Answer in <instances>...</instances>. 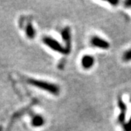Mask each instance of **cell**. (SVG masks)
<instances>
[{
    "mask_svg": "<svg viewBox=\"0 0 131 131\" xmlns=\"http://www.w3.org/2000/svg\"><path fill=\"white\" fill-rule=\"evenodd\" d=\"M61 35H62L63 39L66 42V47H65V49L67 54H68L71 51V35L69 28L66 27V28H64L61 32Z\"/></svg>",
    "mask_w": 131,
    "mask_h": 131,
    "instance_id": "cell-5",
    "label": "cell"
},
{
    "mask_svg": "<svg viewBox=\"0 0 131 131\" xmlns=\"http://www.w3.org/2000/svg\"><path fill=\"white\" fill-rule=\"evenodd\" d=\"M122 60L124 61H131V49H129L124 52L122 56Z\"/></svg>",
    "mask_w": 131,
    "mask_h": 131,
    "instance_id": "cell-9",
    "label": "cell"
},
{
    "mask_svg": "<svg viewBox=\"0 0 131 131\" xmlns=\"http://www.w3.org/2000/svg\"><path fill=\"white\" fill-rule=\"evenodd\" d=\"M26 32L27 37H28V38L32 39V38L34 37V36H35V31H34V29L33 28L32 25L30 24V23H29V24L27 25V26H26Z\"/></svg>",
    "mask_w": 131,
    "mask_h": 131,
    "instance_id": "cell-8",
    "label": "cell"
},
{
    "mask_svg": "<svg viewBox=\"0 0 131 131\" xmlns=\"http://www.w3.org/2000/svg\"><path fill=\"white\" fill-rule=\"evenodd\" d=\"M118 106L120 109V114L118 117V121L120 122L121 124L125 125V117H126V112H127V105L125 103V102L122 101V98H118Z\"/></svg>",
    "mask_w": 131,
    "mask_h": 131,
    "instance_id": "cell-4",
    "label": "cell"
},
{
    "mask_svg": "<svg viewBox=\"0 0 131 131\" xmlns=\"http://www.w3.org/2000/svg\"><path fill=\"white\" fill-rule=\"evenodd\" d=\"M28 83L32 84L34 86H36L39 88L45 90H47L48 92L51 93L53 95H58L60 93V89L59 87L57 86L56 84H52V83H49V82H46L44 81H40V80H34V79H28L27 80Z\"/></svg>",
    "mask_w": 131,
    "mask_h": 131,
    "instance_id": "cell-1",
    "label": "cell"
},
{
    "mask_svg": "<svg viewBox=\"0 0 131 131\" xmlns=\"http://www.w3.org/2000/svg\"><path fill=\"white\" fill-rule=\"evenodd\" d=\"M90 42H91V45L94 47L103 49V50H107L110 47V44L106 40L97 36H94L91 38Z\"/></svg>",
    "mask_w": 131,
    "mask_h": 131,
    "instance_id": "cell-3",
    "label": "cell"
},
{
    "mask_svg": "<svg viewBox=\"0 0 131 131\" xmlns=\"http://www.w3.org/2000/svg\"><path fill=\"white\" fill-rule=\"evenodd\" d=\"M43 42L46 45H47L49 47H50L53 50L58 52L62 53V54H67L65 47H62L61 44L58 42H57L56 39L46 37L43 38Z\"/></svg>",
    "mask_w": 131,
    "mask_h": 131,
    "instance_id": "cell-2",
    "label": "cell"
},
{
    "mask_svg": "<svg viewBox=\"0 0 131 131\" xmlns=\"http://www.w3.org/2000/svg\"><path fill=\"white\" fill-rule=\"evenodd\" d=\"M125 5L126 7H131V0H128V1L125 2Z\"/></svg>",
    "mask_w": 131,
    "mask_h": 131,
    "instance_id": "cell-11",
    "label": "cell"
},
{
    "mask_svg": "<svg viewBox=\"0 0 131 131\" xmlns=\"http://www.w3.org/2000/svg\"><path fill=\"white\" fill-rule=\"evenodd\" d=\"M108 3L111 4V5H114V6H116V5L119 3V2H118V1H114V2H109Z\"/></svg>",
    "mask_w": 131,
    "mask_h": 131,
    "instance_id": "cell-12",
    "label": "cell"
},
{
    "mask_svg": "<svg viewBox=\"0 0 131 131\" xmlns=\"http://www.w3.org/2000/svg\"><path fill=\"white\" fill-rule=\"evenodd\" d=\"M124 131H131V117L128 122L124 125Z\"/></svg>",
    "mask_w": 131,
    "mask_h": 131,
    "instance_id": "cell-10",
    "label": "cell"
},
{
    "mask_svg": "<svg viewBox=\"0 0 131 131\" xmlns=\"http://www.w3.org/2000/svg\"><path fill=\"white\" fill-rule=\"evenodd\" d=\"M94 63H95L94 58L90 55H85L82 58L81 63H82V67L85 69H89L90 68H92L93 66Z\"/></svg>",
    "mask_w": 131,
    "mask_h": 131,
    "instance_id": "cell-6",
    "label": "cell"
},
{
    "mask_svg": "<svg viewBox=\"0 0 131 131\" xmlns=\"http://www.w3.org/2000/svg\"><path fill=\"white\" fill-rule=\"evenodd\" d=\"M45 123V120L43 119L42 116H34L33 117L32 121H31V124L34 127H40L42 126Z\"/></svg>",
    "mask_w": 131,
    "mask_h": 131,
    "instance_id": "cell-7",
    "label": "cell"
}]
</instances>
